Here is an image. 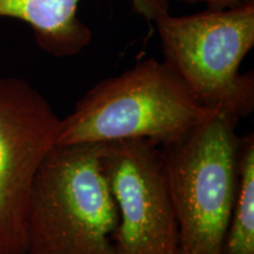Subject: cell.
<instances>
[{"instance_id":"obj_5","label":"cell","mask_w":254,"mask_h":254,"mask_svg":"<svg viewBox=\"0 0 254 254\" xmlns=\"http://www.w3.org/2000/svg\"><path fill=\"white\" fill-rule=\"evenodd\" d=\"M62 118L18 77H0V254L27 253V207L41 163L57 144Z\"/></svg>"},{"instance_id":"obj_9","label":"cell","mask_w":254,"mask_h":254,"mask_svg":"<svg viewBox=\"0 0 254 254\" xmlns=\"http://www.w3.org/2000/svg\"><path fill=\"white\" fill-rule=\"evenodd\" d=\"M177 1L187 2V4H198V2H204L207 5V8L212 9H224L236 7V6L246 4V2H252L254 0H177Z\"/></svg>"},{"instance_id":"obj_4","label":"cell","mask_w":254,"mask_h":254,"mask_svg":"<svg viewBox=\"0 0 254 254\" xmlns=\"http://www.w3.org/2000/svg\"><path fill=\"white\" fill-rule=\"evenodd\" d=\"M164 63L208 109L240 120L254 109L253 73L240 66L254 46V1L154 21Z\"/></svg>"},{"instance_id":"obj_8","label":"cell","mask_w":254,"mask_h":254,"mask_svg":"<svg viewBox=\"0 0 254 254\" xmlns=\"http://www.w3.org/2000/svg\"><path fill=\"white\" fill-rule=\"evenodd\" d=\"M222 254H254V135L240 136L239 182Z\"/></svg>"},{"instance_id":"obj_1","label":"cell","mask_w":254,"mask_h":254,"mask_svg":"<svg viewBox=\"0 0 254 254\" xmlns=\"http://www.w3.org/2000/svg\"><path fill=\"white\" fill-rule=\"evenodd\" d=\"M164 62L145 59L95 84L62 118L56 145L178 141L213 117Z\"/></svg>"},{"instance_id":"obj_7","label":"cell","mask_w":254,"mask_h":254,"mask_svg":"<svg viewBox=\"0 0 254 254\" xmlns=\"http://www.w3.org/2000/svg\"><path fill=\"white\" fill-rule=\"evenodd\" d=\"M81 0H0V18L30 25L37 45L56 58L77 56L90 45L91 28L78 17ZM147 21L170 13L168 0H129Z\"/></svg>"},{"instance_id":"obj_6","label":"cell","mask_w":254,"mask_h":254,"mask_svg":"<svg viewBox=\"0 0 254 254\" xmlns=\"http://www.w3.org/2000/svg\"><path fill=\"white\" fill-rule=\"evenodd\" d=\"M101 163L118 209L116 254H179V233L160 146L103 145Z\"/></svg>"},{"instance_id":"obj_3","label":"cell","mask_w":254,"mask_h":254,"mask_svg":"<svg viewBox=\"0 0 254 254\" xmlns=\"http://www.w3.org/2000/svg\"><path fill=\"white\" fill-rule=\"evenodd\" d=\"M239 120L218 112L161 146L176 212L179 254H222L239 182Z\"/></svg>"},{"instance_id":"obj_2","label":"cell","mask_w":254,"mask_h":254,"mask_svg":"<svg viewBox=\"0 0 254 254\" xmlns=\"http://www.w3.org/2000/svg\"><path fill=\"white\" fill-rule=\"evenodd\" d=\"M103 145H55L27 207L26 254H116L118 209L101 163Z\"/></svg>"}]
</instances>
